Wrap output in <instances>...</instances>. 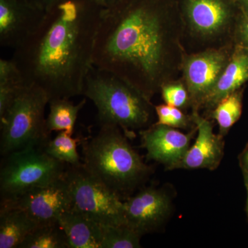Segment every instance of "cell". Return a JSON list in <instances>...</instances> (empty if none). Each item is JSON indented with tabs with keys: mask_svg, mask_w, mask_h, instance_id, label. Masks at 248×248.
<instances>
[{
	"mask_svg": "<svg viewBox=\"0 0 248 248\" xmlns=\"http://www.w3.org/2000/svg\"><path fill=\"white\" fill-rule=\"evenodd\" d=\"M186 53L177 1L125 0L102 11L93 66L132 85L152 100L179 79Z\"/></svg>",
	"mask_w": 248,
	"mask_h": 248,
	"instance_id": "obj_1",
	"label": "cell"
},
{
	"mask_svg": "<svg viewBox=\"0 0 248 248\" xmlns=\"http://www.w3.org/2000/svg\"><path fill=\"white\" fill-rule=\"evenodd\" d=\"M102 11L86 0H63L46 11L11 58L26 84L41 88L50 99L83 95Z\"/></svg>",
	"mask_w": 248,
	"mask_h": 248,
	"instance_id": "obj_2",
	"label": "cell"
},
{
	"mask_svg": "<svg viewBox=\"0 0 248 248\" xmlns=\"http://www.w3.org/2000/svg\"><path fill=\"white\" fill-rule=\"evenodd\" d=\"M92 138L82 141L83 166L87 172L124 201L151 174L119 127L100 125Z\"/></svg>",
	"mask_w": 248,
	"mask_h": 248,
	"instance_id": "obj_3",
	"label": "cell"
},
{
	"mask_svg": "<svg viewBox=\"0 0 248 248\" xmlns=\"http://www.w3.org/2000/svg\"><path fill=\"white\" fill-rule=\"evenodd\" d=\"M83 95L92 101L100 125L119 127L129 139L135 130L152 125L151 100L126 81L93 66L85 80Z\"/></svg>",
	"mask_w": 248,
	"mask_h": 248,
	"instance_id": "obj_4",
	"label": "cell"
},
{
	"mask_svg": "<svg viewBox=\"0 0 248 248\" xmlns=\"http://www.w3.org/2000/svg\"><path fill=\"white\" fill-rule=\"evenodd\" d=\"M186 53L234 45L237 0H177Z\"/></svg>",
	"mask_w": 248,
	"mask_h": 248,
	"instance_id": "obj_5",
	"label": "cell"
},
{
	"mask_svg": "<svg viewBox=\"0 0 248 248\" xmlns=\"http://www.w3.org/2000/svg\"><path fill=\"white\" fill-rule=\"evenodd\" d=\"M48 94L33 84L24 85L10 107L0 117L1 156L29 147L43 146L46 132L45 108Z\"/></svg>",
	"mask_w": 248,
	"mask_h": 248,
	"instance_id": "obj_6",
	"label": "cell"
},
{
	"mask_svg": "<svg viewBox=\"0 0 248 248\" xmlns=\"http://www.w3.org/2000/svg\"><path fill=\"white\" fill-rule=\"evenodd\" d=\"M68 165L47 154L42 146L29 147L1 156V202L63 177Z\"/></svg>",
	"mask_w": 248,
	"mask_h": 248,
	"instance_id": "obj_7",
	"label": "cell"
},
{
	"mask_svg": "<svg viewBox=\"0 0 248 248\" xmlns=\"http://www.w3.org/2000/svg\"><path fill=\"white\" fill-rule=\"evenodd\" d=\"M65 178L69 185L73 208L104 226L125 223L124 201L84 169L68 165Z\"/></svg>",
	"mask_w": 248,
	"mask_h": 248,
	"instance_id": "obj_8",
	"label": "cell"
},
{
	"mask_svg": "<svg viewBox=\"0 0 248 248\" xmlns=\"http://www.w3.org/2000/svg\"><path fill=\"white\" fill-rule=\"evenodd\" d=\"M234 45L184 55L181 78L185 83L192 111H199L224 71Z\"/></svg>",
	"mask_w": 248,
	"mask_h": 248,
	"instance_id": "obj_9",
	"label": "cell"
},
{
	"mask_svg": "<svg viewBox=\"0 0 248 248\" xmlns=\"http://www.w3.org/2000/svg\"><path fill=\"white\" fill-rule=\"evenodd\" d=\"M0 204L22 209L38 223H48L58 222L62 213L73 208V199L64 174L50 184L34 187Z\"/></svg>",
	"mask_w": 248,
	"mask_h": 248,
	"instance_id": "obj_10",
	"label": "cell"
},
{
	"mask_svg": "<svg viewBox=\"0 0 248 248\" xmlns=\"http://www.w3.org/2000/svg\"><path fill=\"white\" fill-rule=\"evenodd\" d=\"M125 223L143 236L159 231L172 213V200L162 188L150 186L124 201Z\"/></svg>",
	"mask_w": 248,
	"mask_h": 248,
	"instance_id": "obj_11",
	"label": "cell"
},
{
	"mask_svg": "<svg viewBox=\"0 0 248 248\" xmlns=\"http://www.w3.org/2000/svg\"><path fill=\"white\" fill-rule=\"evenodd\" d=\"M46 11L29 0H0V45L16 49L40 27Z\"/></svg>",
	"mask_w": 248,
	"mask_h": 248,
	"instance_id": "obj_12",
	"label": "cell"
},
{
	"mask_svg": "<svg viewBox=\"0 0 248 248\" xmlns=\"http://www.w3.org/2000/svg\"><path fill=\"white\" fill-rule=\"evenodd\" d=\"M196 130L197 128L186 134L177 128L155 123L139 133L147 158L164 165L166 170H170L188 151Z\"/></svg>",
	"mask_w": 248,
	"mask_h": 248,
	"instance_id": "obj_13",
	"label": "cell"
},
{
	"mask_svg": "<svg viewBox=\"0 0 248 248\" xmlns=\"http://www.w3.org/2000/svg\"><path fill=\"white\" fill-rule=\"evenodd\" d=\"M191 116L197 128V139L184 158L172 170H214L219 166L224 156V137L214 133L213 123L202 117L199 111H192Z\"/></svg>",
	"mask_w": 248,
	"mask_h": 248,
	"instance_id": "obj_14",
	"label": "cell"
},
{
	"mask_svg": "<svg viewBox=\"0 0 248 248\" xmlns=\"http://www.w3.org/2000/svg\"><path fill=\"white\" fill-rule=\"evenodd\" d=\"M248 82V49L234 46V50L216 85L205 98L202 108L210 112L221 99L242 89Z\"/></svg>",
	"mask_w": 248,
	"mask_h": 248,
	"instance_id": "obj_15",
	"label": "cell"
},
{
	"mask_svg": "<svg viewBox=\"0 0 248 248\" xmlns=\"http://www.w3.org/2000/svg\"><path fill=\"white\" fill-rule=\"evenodd\" d=\"M68 248H101L102 226L74 208L59 217Z\"/></svg>",
	"mask_w": 248,
	"mask_h": 248,
	"instance_id": "obj_16",
	"label": "cell"
},
{
	"mask_svg": "<svg viewBox=\"0 0 248 248\" xmlns=\"http://www.w3.org/2000/svg\"><path fill=\"white\" fill-rule=\"evenodd\" d=\"M39 224L22 209L0 204V248H19Z\"/></svg>",
	"mask_w": 248,
	"mask_h": 248,
	"instance_id": "obj_17",
	"label": "cell"
},
{
	"mask_svg": "<svg viewBox=\"0 0 248 248\" xmlns=\"http://www.w3.org/2000/svg\"><path fill=\"white\" fill-rule=\"evenodd\" d=\"M67 98H54L49 101L48 115L46 118V132L48 136L54 131H66L73 136L79 111L86 104V99L74 104Z\"/></svg>",
	"mask_w": 248,
	"mask_h": 248,
	"instance_id": "obj_18",
	"label": "cell"
},
{
	"mask_svg": "<svg viewBox=\"0 0 248 248\" xmlns=\"http://www.w3.org/2000/svg\"><path fill=\"white\" fill-rule=\"evenodd\" d=\"M26 84L22 73L12 59L0 60V117L10 107Z\"/></svg>",
	"mask_w": 248,
	"mask_h": 248,
	"instance_id": "obj_19",
	"label": "cell"
},
{
	"mask_svg": "<svg viewBox=\"0 0 248 248\" xmlns=\"http://www.w3.org/2000/svg\"><path fill=\"white\" fill-rule=\"evenodd\" d=\"M244 88L221 99L210 111V117L219 127V135L225 137L242 114Z\"/></svg>",
	"mask_w": 248,
	"mask_h": 248,
	"instance_id": "obj_20",
	"label": "cell"
},
{
	"mask_svg": "<svg viewBox=\"0 0 248 248\" xmlns=\"http://www.w3.org/2000/svg\"><path fill=\"white\" fill-rule=\"evenodd\" d=\"M19 248H68L64 232L58 222L40 223Z\"/></svg>",
	"mask_w": 248,
	"mask_h": 248,
	"instance_id": "obj_21",
	"label": "cell"
},
{
	"mask_svg": "<svg viewBox=\"0 0 248 248\" xmlns=\"http://www.w3.org/2000/svg\"><path fill=\"white\" fill-rule=\"evenodd\" d=\"M81 139L72 138L66 131L60 132L53 140H48L42 148L48 155L67 165L78 166L82 164L78 151V143Z\"/></svg>",
	"mask_w": 248,
	"mask_h": 248,
	"instance_id": "obj_22",
	"label": "cell"
},
{
	"mask_svg": "<svg viewBox=\"0 0 248 248\" xmlns=\"http://www.w3.org/2000/svg\"><path fill=\"white\" fill-rule=\"evenodd\" d=\"M102 226L101 248H140L141 236L126 223Z\"/></svg>",
	"mask_w": 248,
	"mask_h": 248,
	"instance_id": "obj_23",
	"label": "cell"
},
{
	"mask_svg": "<svg viewBox=\"0 0 248 248\" xmlns=\"http://www.w3.org/2000/svg\"><path fill=\"white\" fill-rule=\"evenodd\" d=\"M155 110L158 119L156 124L177 129H187L195 126L192 116L186 115L179 108L163 104L155 106Z\"/></svg>",
	"mask_w": 248,
	"mask_h": 248,
	"instance_id": "obj_24",
	"label": "cell"
},
{
	"mask_svg": "<svg viewBox=\"0 0 248 248\" xmlns=\"http://www.w3.org/2000/svg\"><path fill=\"white\" fill-rule=\"evenodd\" d=\"M165 104L172 107L186 109L190 107L188 91L182 78L165 83L160 90Z\"/></svg>",
	"mask_w": 248,
	"mask_h": 248,
	"instance_id": "obj_25",
	"label": "cell"
},
{
	"mask_svg": "<svg viewBox=\"0 0 248 248\" xmlns=\"http://www.w3.org/2000/svg\"><path fill=\"white\" fill-rule=\"evenodd\" d=\"M233 43L248 49V13L241 11L240 13L233 35Z\"/></svg>",
	"mask_w": 248,
	"mask_h": 248,
	"instance_id": "obj_26",
	"label": "cell"
},
{
	"mask_svg": "<svg viewBox=\"0 0 248 248\" xmlns=\"http://www.w3.org/2000/svg\"><path fill=\"white\" fill-rule=\"evenodd\" d=\"M90 3L95 5L101 9H109L115 7L123 2L125 0H86Z\"/></svg>",
	"mask_w": 248,
	"mask_h": 248,
	"instance_id": "obj_27",
	"label": "cell"
},
{
	"mask_svg": "<svg viewBox=\"0 0 248 248\" xmlns=\"http://www.w3.org/2000/svg\"><path fill=\"white\" fill-rule=\"evenodd\" d=\"M29 1L39 9L47 11L63 0H29Z\"/></svg>",
	"mask_w": 248,
	"mask_h": 248,
	"instance_id": "obj_28",
	"label": "cell"
},
{
	"mask_svg": "<svg viewBox=\"0 0 248 248\" xmlns=\"http://www.w3.org/2000/svg\"><path fill=\"white\" fill-rule=\"evenodd\" d=\"M240 167L242 172L248 173V143L239 156Z\"/></svg>",
	"mask_w": 248,
	"mask_h": 248,
	"instance_id": "obj_29",
	"label": "cell"
},
{
	"mask_svg": "<svg viewBox=\"0 0 248 248\" xmlns=\"http://www.w3.org/2000/svg\"><path fill=\"white\" fill-rule=\"evenodd\" d=\"M237 3L241 11L248 13V0H237Z\"/></svg>",
	"mask_w": 248,
	"mask_h": 248,
	"instance_id": "obj_30",
	"label": "cell"
},
{
	"mask_svg": "<svg viewBox=\"0 0 248 248\" xmlns=\"http://www.w3.org/2000/svg\"><path fill=\"white\" fill-rule=\"evenodd\" d=\"M244 175L245 186H246V190H247V203H246V214H247L248 220V173L243 172Z\"/></svg>",
	"mask_w": 248,
	"mask_h": 248,
	"instance_id": "obj_31",
	"label": "cell"
}]
</instances>
